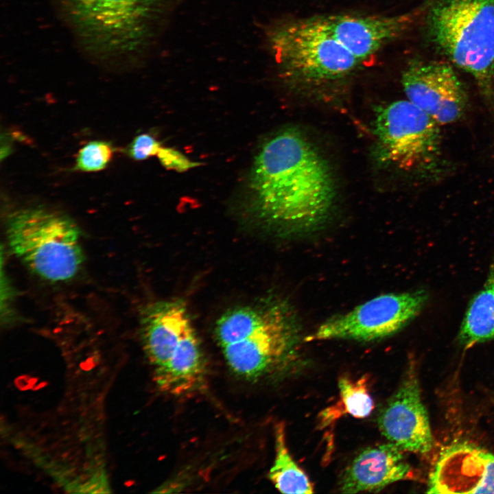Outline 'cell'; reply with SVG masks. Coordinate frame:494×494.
<instances>
[{"mask_svg": "<svg viewBox=\"0 0 494 494\" xmlns=\"http://www.w3.org/2000/svg\"><path fill=\"white\" fill-rule=\"evenodd\" d=\"M247 192L259 219L290 234L307 233L323 225L336 196L327 161L293 128L276 133L259 148L250 170Z\"/></svg>", "mask_w": 494, "mask_h": 494, "instance_id": "1", "label": "cell"}, {"mask_svg": "<svg viewBox=\"0 0 494 494\" xmlns=\"http://www.w3.org/2000/svg\"><path fill=\"white\" fill-rule=\"evenodd\" d=\"M82 55L103 67L141 65L153 54L183 0H53Z\"/></svg>", "mask_w": 494, "mask_h": 494, "instance_id": "2", "label": "cell"}, {"mask_svg": "<svg viewBox=\"0 0 494 494\" xmlns=\"http://www.w3.org/2000/svg\"><path fill=\"white\" fill-rule=\"evenodd\" d=\"M214 329L228 366L249 380L265 377L284 364L296 351L301 337L293 307L276 298L226 311Z\"/></svg>", "mask_w": 494, "mask_h": 494, "instance_id": "3", "label": "cell"}, {"mask_svg": "<svg viewBox=\"0 0 494 494\" xmlns=\"http://www.w3.org/2000/svg\"><path fill=\"white\" fill-rule=\"evenodd\" d=\"M140 327L159 388L176 396L198 390L205 378L206 363L185 305L180 300L151 303L141 312Z\"/></svg>", "mask_w": 494, "mask_h": 494, "instance_id": "4", "label": "cell"}, {"mask_svg": "<svg viewBox=\"0 0 494 494\" xmlns=\"http://www.w3.org/2000/svg\"><path fill=\"white\" fill-rule=\"evenodd\" d=\"M430 40L470 74L483 94L494 95V0H432L427 16Z\"/></svg>", "mask_w": 494, "mask_h": 494, "instance_id": "5", "label": "cell"}, {"mask_svg": "<svg viewBox=\"0 0 494 494\" xmlns=\"http://www.w3.org/2000/svg\"><path fill=\"white\" fill-rule=\"evenodd\" d=\"M265 36L280 75L290 84H327L345 78L362 63L315 17L274 24Z\"/></svg>", "mask_w": 494, "mask_h": 494, "instance_id": "6", "label": "cell"}, {"mask_svg": "<svg viewBox=\"0 0 494 494\" xmlns=\"http://www.w3.org/2000/svg\"><path fill=\"white\" fill-rule=\"evenodd\" d=\"M6 235L15 256L46 280H69L83 262L80 231L64 215L38 208L16 211L7 219Z\"/></svg>", "mask_w": 494, "mask_h": 494, "instance_id": "7", "label": "cell"}, {"mask_svg": "<svg viewBox=\"0 0 494 494\" xmlns=\"http://www.w3.org/2000/svg\"><path fill=\"white\" fill-rule=\"evenodd\" d=\"M439 125L408 99L386 105L374 123L380 159L403 170L428 167L440 153Z\"/></svg>", "mask_w": 494, "mask_h": 494, "instance_id": "8", "label": "cell"}, {"mask_svg": "<svg viewBox=\"0 0 494 494\" xmlns=\"http://www.w3.org/2000/svg\"><path fill=\"white\" fill-rule=\"evenodd\" d=\"M427 298L424 290L379 295L326 320L305 340L370 342L390 337L421 312Z\"/></svg>", "mask_w": 494, "mask_h": 494, "instance_id": "9", "label": "cell"}, {"mask_svg": "<svg viewBox=\"0 0 494 494\" xmlns=\"http://www.w3.org/2000/svg\"><path fill=\"white\" fill-rule=\"evenodd\" d=\"M401 84L407 99L438 124L455 122L464 113L465 89L447 62L413 60L403 71Z\"/></svg>", "mask_w": 494, "mask_h": 494, "instance_id": "10", "label": "cell"}, {"mask_svg": "<svg viewBox=\"0 0 494 494\" xmlns=\"http://www.w3.org/2000/svg\"><path fill=\"white\" fill-rule=\"evenodd\" d=\"M420 390L416 368L411 362L381 412L378 425L382 435L403 451L425 454L432 450L434 439Z\"/></svg>", "mask_w": 494, "mask_h": 494, "instance_id": "11", "label": "cell"}, {"mask_svg": "<svg viewBox=\"0 0 494 494\" xmlns=\"http://www.w3.org/2000/svg\"><path fill=\"white\" fill-rule=\"evenodd\" d=\"M427 493H494V454L469 443H457L440 454Z\"/></svg>", "mask_w": 494, "mask_h": 494, "instance_id": "12", "label": "cell"}, {"mask_svg": "<svg viewBox=\"0 0 494 494\" xmlns=\"http://www.w3.org/2000/svg\"><path fill=\"white\" fill-rule=\"evenodd\" d=\"M416 12L392 16L335 14L315 17L334 38L362 62L401 36Z\"/></svg>", "mask_w": 494, "mask_h": 494, "instance_id": "13", "label": "cell"}, {"mask_svg": "<svg viewBox=\"0 0 494 494\" xmlns=\"http://www.w3.org/2000/svg\"><path fill=\"white\" fill-rule=\"evenodd\" d=\"M412 473L403 451L389 442L358 454L343 473L339 489L342 493L378 492L390 484L411 478Z\"/></svg>", "mask_w": 494, "mask_h": 494, "instance_id": "14", "label": "cell"}, {"mask_svg": "<svg viewBox=\"0 0 494 494\" xmlns=\"http://www.w3.org/2000/svg\"><path fill=\"white\" fill-rule=\"evenodd\" d=\"M494 338V253L487 279L471 301L458 340L466 348Z\"/></svg>", "mask_w": 494, "mask_h": 494, "instance_id": "15", "label": "cell"}, {"mask_svg": "<svg viewBox=\"0 0 494 494\" xmlns=\"http://www.w3.org/2000/svg\"><path fill=\"white\" fill-rule=\"evenodd\" d=\"M275 458L269 472V478L282 493L310 494L313 486L305 472L290 456L285 440V425L275 427Z\"/></svg>", "mask_w": 494, "mask_h": 494, "instance_id": "16", "label": "cell"}, {"mask_svg": "<svg viewBox=\"0 0 494 494\" xmlns=\"http://www.w3.org/2000/svg\"><path fill=\"white\" fill-rule=\"evenodd\" d=\"M367 380L365 377L355 381L346 377L339 379L340 399L335 405L325 409L320 414L321 427L329 425L345 414L360 419L370 415L374 403L368 391Z\"/></svg>", "mask_w": 494, "mask_h": 494, "instance_id": "17", "label": "cell"}, {"mask_svg": "<svg viewBox=\"0 0 494 494\" xmlns=\"http://www.w3.org/2000/svg\"><path fill=\"white\" fill-rule=\"evenodd\" d=\"M111 144L104 141H93L78 152L75 168L82 172H96L104 169L113 156Z\"/></svg>", "mask_w": 494, "mask_h": 494, "instance_id": "18", "label": "cell"}, {"mask_svg": "<svg viewBox=\"0 0 494 494\" xmlns=\"http://www.w3.org/2000/svg\"><path fill=\"white\" fill-rule=\"evenodd\" d=\"M156 156L165 169L178 172H184L201 165L191 161L178 150L169 147L161 146Z\"/></svg>", "mask_w": 494, "mask_h": 494, "instance_id": "19", "label": "cell"}, {"mask_svg": "<svg viewBox=\"0 0 494 494\" xmlns=\"http://www.w3.org/2000/svg\"><path fill=\"white\" fill-rule=\"evenodd\" d=\"M161 146V143L154 137L143 133L132 140L128 148V154L134 160H145L156 155Z\"/></svg>", "mask_w": 494, "mask_h": 494, "instance_id": "20", "label": "cell"}]
</instances>
